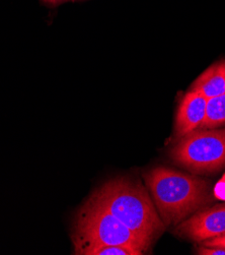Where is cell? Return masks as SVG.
Returning a JSON list of instances; mask_svg holds the SVG:
<instances>
[{"instance_id":"6da1fadb","label":"cell","mask_w":225,"mask_h":255,"mask_svg":"<svg viewBox=\"0 0 225 255\" xmlns=\"http://www.w3.org/2000/svg\"><path fill=\"white\" fill-rule=\"evenodd\" d=\"M144 181L165 226H177L214 199L207 179L165 167L144 173Z\"/></svg>"},{"instance_id":"7a4b0ae2","label":"cell","mask_w":225,"mask_h":255,"mask_svg":"<svg viewBox=\"0 0 225 255\" xmlns=\"http://www.w3.org/2000/svg\"><path fill=\"white\" fill-rule=\"evenodd\" d=\"M90 197L108 209L149 247L164 231L165 225L152 198L139 181L129 177L114 178Z\"/></svg>"},{"instance_id":"3957f363","label":"cell","mask_w":225,"mask_h":255,"mask_svg":"<svg viewBox=\"0 0 225 255\" xmlns=\"http://www.w3.org/2000/svg\"><path fill=\"white\" fill-rule=\"evenodd\" d=\"M71 239L74 248L84 245H120L143 253L149 248L108 209L91 197L76 214Z\"/></svg>"},{"instance_id":"277c9868","label":"cell","mask_w":225,"mask_h":255,"mask_svg":"<svg viewBox=\"0 0 225 255\" xmlns=\"http://www.w3.org/2000/svg\"><path fill=\"white\" fill-rule=\"evenodd\" d=\"M170 159L195 174L215 173L225 167V128L194 130L179 139Z\"/></svg>"},{"instance_id":"5b68a950","label":"cell","mask_w":225,"mask_h":255,"mask_svg":"<svg viewBox=\"0 0 225 255\" xmlns=\"http://www.w3.org/2000/svg\"><path fill=\"white\" fill-rule=\"evenodd\" d=\"M174 233L199 243L225 233V203L198 211L178 224Z\"/></svg>"},{"instance_id":"8992f818","label":"cell","mask_w":225,"mask_h":255,"mask_svg":"<svg viewBox=\"0 0 225 255\" xmlns=\"http://www.w3.org/2000/svg\"><path fill=\"white\" fill-rule=\"evenodd\" d=\"M207 100L203 95L193 90L184 96L174 122V134L178 139L201 127L206 116Z\"/></svg>"},{"instance_id":"52a82bcc","label":"cell","mask_w":225,"mask_h":255,"mask_svg":"<svg viewBox=\"0 0 225 255\" xmlns=\"http://www.w3.org/2000/svg\"><path fill=\"white\" fill-rule=\"evenodd\" d=\"M191 90L203 95L207 99L225 93V59H221L208 67L193 83Z\"/></svg>"},{"instance_id":"ba28073f","label":"cell","mask_w":225,"mask_h":255,"mask_svg":"<svg viewBox=\"0 0 225 255\" xmlns=\"http://www.w3.org/2000/svg\"><path fill=\"white\" fill-rule=\"evenodd\" d=\"M221 126H225V93L207 100L206 116L200 128L214 129Z\"/></svg>"},{"instance_id":"9c48e42d","label":"cell","mask_w":225,"mask_h":255,"mask_svg":"<svg viewBox=\"0 0 225 255\" xmlns=\"http://www.w3.org/2000/svg\"><path fill=\"white\" fill-rule=\"evenodd\" d=\"M74 254L80 255H142V251L120 245H84L74 248Z\"/></svg>"},{"instance_id":"30bf717a","label":"cell","mask_w":225,"mask_h":255,"mask_svg":"<svg viewBox=\"0 0 225 255\" xmlns=\"http://www.w3.org/2000/svg\"><path fill=\"white\" fill-rule=\"evenodd\" d=\"M196 254L201 255H225V248L207 247L201 245L196 249Z\"/></svg>"},{"instance_id":"8fae6325","label":"cell","mask_w":225,"mask_h":255,"mask_svg":"<svg viewBox=\"0 0 225 255\" xmlns=\"http://www.w3.org/2000/svg\"><path fill=\"white\" fill-rule=\"evenodd\" d=\"M201 245L207 246V247H220L225 248V233L214 237L212 239H208L201 242Z\"/></svg>"},{"instance_id":"7c38bea8","label":"cell","mask_w":225,"mask_h":255,"mask_svg":"<svg viewBox=\"0 0 225 255\" xmlns=\"http://www.w3.org/2000/svg\"><path fill=\"white\" fill-rule=\"evenodd\" d=\"M213 194L218 199L225 200V175L222 177V179L213 188Z\"/></svg>"},{"instance_id":"4fadbf2b","label":"cell","mask_w":225,"mask_h":255,"mask_svg":"<svg viewBox=\"0 0 225 255\" xmlns=\"http://www.w3.org/2000/svg\"><path fill=\"white\" fill-rule=\"evenodd\" d=\"M42 1H44L45 3L50 4V5H57V4H59V3L68 1V0H42Z\"/></svg>"}]
</instances>
